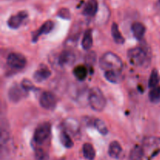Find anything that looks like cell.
Listing matches in <instances>:
<instances>
[{"instance_id":"cell-1","label":"cell","mask_w":160,"mask_h":160,"mask_svg":"<svg viewBox=\"0 0 160 160\" xmlns=\"http://www.w3.org/2000/svg\"><path fill=\"white\" fill-rule=\"evenodd\" d=\"M99 64L101 68L106 71L108 70L120 71L123 68L122 59L112 52H107L104 53L100 58Z\"/></svg>"},{"instance_id":"cell-2","label":"cell","mask_w":160,"mask_h":160,"mask_svg":"<svg viewBox=\"0 0 160 160\" xmlns=\"http://www.w3.org/2000/svg\"><path fill=\"white\" fill-rule=\"evenodd\" d=\"M88 102L92 109L101 112L105 109L106 100L104 95L98 88H92L88 94Z\"/></svg>"},{"instance_id":"cell-3","label":"cell","mask_w":160,"mask_h":160,"mask_svg":"<svg viewBox=\"0 0 160 160\" xmlns=\"http://www.w3.org/2000/svg\"><path fill=\"white\" fill-rule=\"evenodd\" d=\"M128 57L130 63L134 66H142L147 59V55L142 48H133L128 51Z\"/></svg>"},{"instance_id":"cell-4","label":"cell","mask_w":160,"mask_h":160,"mask_svg":"<svg viewBox=\"0 0 160 160\" xmlns=\"http://www.w3.org/2000/svg\"><path fill=\"white\" fill-rule=\"evenodd\" d=\"M51 134V124L49 123H43L39 125L35 130L34 140L37 144L44 143Z\"/></svg>"},{"instance_id":"cell-5","label":"cell","mask_w":160,"mask_h":160,"mask_svg":"<svg viewBox=\"0 0 160 160\" xmlns=\"http://www.w3.org/2000/svg\"><path fill=\"white\" fill-rule=\"evenodd\" d=\"M7 63L12 69L20 70L24 68L26 66L27 59L21 53L12 52L8 56Z\"/></svg>"},{"instance_id":"cell-6","label":"cell","mask_w":160,"mask_h":160,"mask_svg":"<svg viewBox=\"0 0 160 160\" xmlns=\"http://www.w3.org/2000/svg\"><path fill=\"white\" fill-rule=\"evenodd\" d=\"M27 92L24 88L19 84H13L11 86V88L9 90V93H8V96H9V100L12 102H18L21 99H23L25 96H26Z\"/></svg>"},{"instance_id":"cell-7","label":"cell","mask_w":160,"mask_h":160,"mask_svg":"<svg viewBox=\"0 0 160 160\" xmlns=\"http://www.w3.org/2000/svg\"><path fill=\"white\" fill-rule=\"evenodd\" d=\"M40 105L44 109H48V110H52L56 105V98L50 92H45L42 94L40 97Z\"/></svg>"},{"instance_id":"cell-8","label":"cell","mask_w":160,"mask_h":160,"mask_svg":"<svg viewBox=\"0 0 160 160\" xmlns=\"http://www.w3.org/2000/svg\"><path fill=\"white\" fill-rule=\"evenodd\" d=\"M28 14L26 11H20L15 15L11 16L7 20V24L11 29H17L21 26L23 20L28 17Z\"/></svg>"},{"instance_id":"cell-9","label":"cell","mask_w":160,"mask_h":160,"mask_svg":"<svg viewBox=\"0 0 160 160\" xmlns=\"http://www.w3.org/2000/svg\"><path fill=\"white\" fill-rule=\"evenodd\" d=\"M75 60V55L70 50H65L62 52L58 58V62L60 66L64 67V66L72 65Z\"/></svg>"},{"instance_id":"cell-10","label":"cell","mask_w":160,"mask_h":160,"mask_svg":"<svg viewBox=\"0 0 160 160\" xmlns=\"http://www.w3.org/2000/svg\"><path fill=\"white\" fill-rule=\"evenodd\" d=\"M53 28H54V23H53L52 21L48 20V21L45 22V23L40 27V28L33 34L32 41L34 42H37L38 39L39 38V37H40L42 34H48V33H50L52 31Z\"/></svg>"},{"instance_id":"cell-11","label":"cell","mask_w":160,"mask_h":160,"mask_svg":"<svg viewBox=\"0 0 160 160\" xmlns=\"http://www.w3.org/2000/svg\"><path fill=\"white\" fill-rule=\"evenodd\" d=\"M98 4L97 0H88L83 10V13L88 17H94L98 11Z\"/></svg>"},{"instance_id":"cell-12","label":"cell","mask_w":160,"mask_h":160,"mask_svg":"<svg viewBox=\"0 0 160 160\" xmlns=\"http://www.w3.org/2000/svg\"><path fill=\"white\" fill-rule=\"evenodd\" d=\"M131 31L134 37L141 40L145 34V27L140 22H135L131 26Z\"/></svg>"},{"instance_id":"cell-13","label":"cell","mask_w":160,"mask_h":160,"mask_svg":"<svg viewBox=\"0 0 160 160\" xmlns=\"http://www.w3.org/2000/svg\"><path fill=\"white\" fill-rule=\"evenodd\" d=\"M122 152V147L117 141L112 142L109 147V155L113 159H118Z\"/></svg>"},{"instance_id":"cell-14","label":"cell","mask_w":160,"mask_h":160,"mask_svg":"<svg viewBox=\"0 0 160 160\" xmlns=\"http://www.w3.org/2000/svg\"><path fill=\"white\" fill-rule=\"evenodd\" d=\"M50 75H51V72L47 67H42L37 71H35L34 74V79L37 82H42V81L48 79Z\"/></svg>"},{"instance_id":"cell-15","label":"cell","mask_w":160,"mask_h":160,"mask_svg":"<svg viewBox=\"0 0 160 160\" xmlns=\"http://www.w3.org/2000/svg\"><path fill=\"white\" fill-rule=\"evenodd\" d=\"M83 48L84 50H89L93 45V38H92V31L91 30H87L84 33L81 42Z\"/></svg>"},{"instance_id":"cell-16","label":"cell","mask_w":160,"mask_h":160,"mask_svg":"<svg viewBox=\"0 0 160 160\" xmlns=\"http://www.w3.org/2000/svg\"><path fill=\"white\" fill-rule=\"evenodd\" d=\"M73 75L75 78L79 81H84L88 76V68L84 66H77L74 69H73Z\"/></svg>"},{"instance_id":"cell-17","label":"cell","mask_w":160,"mask_h":160,"mask_svg":"<svg viewBox=\"0 0 160 160\" xmlns=\"http://www.w3.org/2000/svg\"><path fill=\"white\" fill-rule=\"evenodd\" d=\"M83 154L88 160H93L95 157V150L93 145L90 143H85L83 145Z\"/></svg>"},{"instance_id":"cell-18","label":"cell","mask_w":160,"mask_h":160,"mask_svg":"<svg viewBox=\"0 0 160 160\" xmlns=\"http://www.w3.org/2000/svg\"><path fill=\"white\" fill-rule=\"evenodd\" d=\"M111 33H112V36L116 43L123 44L124 42V38L123 37L122 34L120 33L118 26L116 23H112V28H111Z\"/></svg>"},{"instance_id":"cell-19","label":"cell","mask_w":160,"mask_h":160,"mask_svg":"<svg viewBox=\"0 0 160 160\" xmlns=\"http://www.w3.org/2000/svg\"><path fill=\"white\" fill-rule=\"evenodd\" d=\"M120 71H115V70H108L105 73V78L108 81L113 84H117L121 80L120 77Z\"/></svg>"},{"instance_id":"cell-20","label":"cell","mask_w":160,"mask_h":160,"mask_svg":"<svg viewBox=\"0 0 160 160\" xmlns=\"http://www.w3.org/2000/svg\"><path fill=\"white\" fill-rule=\"evenodd\" d=\"M144 150L141 146H135L130 153V160H143Z\"/></svg>"},{"instance_id":"cell-21","label":"cell","mask_w":160,"mask_h":160,"mask_svg":"<svg viewBox=\"0 0 160 160\" xmlns=\"http://www.w3.org/2000/svg\"><path fill=\"white\" fill-rule=\"evenodd\" d=\"M148 97H149V100L152 103L157 104L160 102V86H156L152 88V89L149 92Z\"/></svg>"},{"instance_id":"cell-22","label":"cell","mask_w":160,"mask_h":160,"mask_svg":"<svg viewBox=\"0 0 160 160\" xmlns=\"http://www.w3.org/2000/svg\"><path fill=\"white\" fill-rule=\"evenodd\" d=\"M94 127L98 130V132L100 134H102V135H106L108 134V128L106 126V123L103 121L102 120H100V119H95L94 120Z\"/></svg>"},{"instance_id":"cell-23","label":"cell","mask_w":160,"mask_h":160,"mask_svg":"<svg viewBox=\"0 0 160 160\" xmlns=\"http://www.w3.org/2000/svg\"><path fill=\"white\" fill-rule=\"evenodd\" d=\"M160 81V77L159 74V72L156 69H154V70L152 71L151 76H150L149 80H148V86L149 88H154L156 86H158Z\"/></svg>"},{"instance_id":"cell-24","label":"cell","mask_w":160,"mask_h":160,"mask_svg":"<svg viewBox=\"0 0 160 160\" xmlns=\"http://www.w3.org/2000/svg\"><path fill=\"white\" fill-rule=\"evenodd\" d=\"M61 143L62 144L64 147L67 148H70L73 146V142L72 141L71 138L69 136V134L66 132H62L59 136Z\"/></svg>"},{"instance_id":"cell-25","label":"cell","mask_w":160,"mask_h":160,"mask_svg":"<svg viewBox=\"0 0 160 160\" xmlns=\"http://www.w3.org/2000/svg\"><path fill=\"white\" fill-rule=\"evenodd\" d=\"M95 60H96V54L94 52H90L89 53H88L85 57V61L88 64L92 65L95 63Z\"/></svg>"},{"instance_id":"cell-26","label":"cell","mask_w":160,"mask_h":160,"mask_svg":"<svg viewBox=\"0 0 160 160\" xmlns=\"http://www.w3.org/2000/svg\"><path fill=\"white\" fill-rule=\"evenodd\" d=\"M58 16H59L60 18L66 19V20H69L70 19V10L68 9H66V8H62L58 12Z\"/></svg>"},{"instance_id":"cell-27","label":"cell","mask_w":160,"mask_h":160,"mask_svg":"<svg viewBox=\"0 0 160 160\" xmlns=\"http://www.w3.org/2000/svg\"><path fill=\"white\" fill-rule=\"evenodd\" d=\"M35 157L37 160H47L48 155L42 149H37L35 152Z\"/></svg>"},{"instance_id":"cell-28","label":"cell","mask_w":160,"mask_h":160,"mask_svg":"<svg viewBox=\"0 0 160 160\" xmlns=\"http://www.w3.org/2000/svg\"><path fill=\"white\" fill-rule=\"evenodd\" d=\"M21 86L27 91V92H29V91L32 90L34 88V85L31 83V81H30L28 79H24L23 81L21 82Z\"/></svg>"},{"instance_id":"cell-29","label":"cell","mask_w":160,"mask_h":160,"mask_svg":"<svg viewBox=\"0 0 160 160\" xmlns=\"http://www.w3.org/2000/svg\"><path fill=\"white\" fill-rule=\"evenodd\" d=\"M159 5H160V0H159Z\"/></svg>"}]
</instances>
